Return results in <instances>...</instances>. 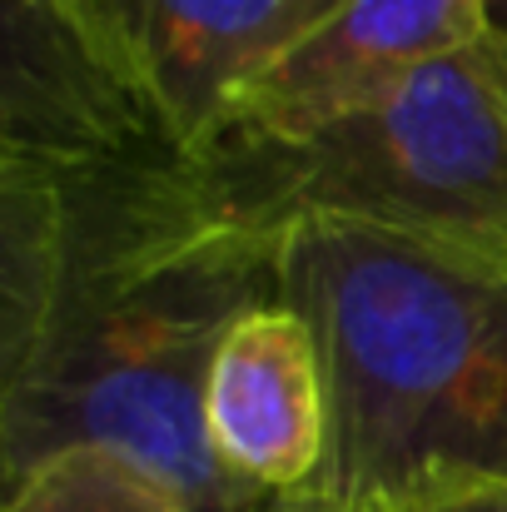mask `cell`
<instances>
[{
    "label": "cell",
    "instance_id": "cell-2",
    "mask_svg": "<svg viewBox=\"0 0 507 512\" xmlns=\"http://www.w3.org/2000/svg\"><path fill=\"white\" fill-rule=\"evenodd\" d=\"M284 304L324 348L334 443L304 493L378 512L448 483H507V269L368 224L299 219Z\"/></svg>",
    "mask_w": 507,
    "mask_h": 512
},
{
    "label": "cell",
    "instance_id": "cell-1",
    "mask_svg": "<svg viewBox=\"0 0 507 512\" xmlns=\"http://www.w3.org/2000/svg\"><path fill=\"white\" fill-rule=\"evenodd\" d=\"M284 234L130 95L0 145V488L105 443L194 512H259L204 428L224 334L284 304Z\"/></svg>",
    "mask_w": 507,
    "mask_h": 512
},
{
    "label": "cell",
    "instance_id": "cell-5",
    "mask_svg": "<svg viewBox=\"0 0 507 512\" xmlns=\"http://www.w3.org/2000/svg\"><path fill=\"white\" fill-rule=\"evenodd\" d=\"M105 45L165 125L209 150L234 100L343 0H85Z\"/></svg>",
    "mask_w": 507,
    "mask_h": 512
},
{
    "label": "cell",
    "instance_id": "cell-6",
    "mask_svg": "<svg viewBox=\"0 0 507 512\" xmlns=\"http://www.w3.org/2000/svg\"><path fill=\"white\" fill-rule=\"evenodd\" d=\"M214 458L254 498H304L334 443V393L314 324L294 304L244 314L204 388Z\"/></svg>",
    "mask_w": 507,
    "mask_h": 512
},
{
    "label": "cell",
    "instance_id": "cell-10",
    "mask_svg": "<svg viewBox=\"0 0 507 512\" xmlns=\"http://www.w3.org/2000/svg\"><path fill=\"white\" fill-rule=\"evenodd\" d=\"M259 512H338V508H324L314 498H274V503H264Z\"/></svg>",
    "mask_w": 507,
    "mask_h": 512
},
{
    "label": "cell",
    "instance_id": "cell-4",
    "mask_svg": "<svg viewBox=\"0 0 507 512\" xmlns=\"http://www.w3.org/2000/svg\"><path fill=\"white\" fill-rule=\"evenodd\" d=\"M493 30V0H343L234 100L219 140H309L388 100L428 65L478 50Z\"/></svg>",
    "mask_w": 507,
    "mask_h": 512
},
{
    "label": "cell",
    "instance_id": "cell-9",
    "mask_svg": "<svg viewBox=\"0 0 507 512\" xmlns=\"http://www.w3.org/2000/svg\"><path fill=\"white\" fill-rule=\"evenodd\" d=\"M483 60H488V70H493V80H498V90H503V100H507V25H498L483 40Z\"/></svg>",
    "mask_w": 507,
    "mask_h": 512
},
{
    "label": "cell",
    "instance_id": "cell-7",
    "mask_svg": "<svg viewBox=\"0 0 507 512\" xmlns=\"http://www.w3.org/2000/svg\"><path fill=\"white\" fill-rule=\"evenodd\" d=\"M5 512H194L165 478L105 443H75L35 463L15 488H5Z\"/></svg>",
    "mask_w": 507,
    "mask_h": 512
},
{
    "label": "cell",
    "instance_id": "cell-8",
    "mask_svg": "<svg viewBox=\"0 0 507 512\" xmlns=\"http://www.w3.org/2000/svg\"><path fill=\"white\" fill-rule=\"evenodd\" d=\"M378 512H507V483H448Z\"/></svg>",
    "mask_w": 507,
    "mask_h": 512
},
{
    "label": "cell",
    "instance_id": "cell-11",
    "mask_svg": "<svg viewBox=\"0 0 507 512\" xmlns=\"http://www.w3.org/2000/svg\"><path fill=\"white\" fill-rule=\"evenodd\" d=\"M493 20H498V25H507V0H493Z\"/></svg>",
    "mask_w": 507,
    "mask_h": 512
},
{
    "label": "cell",
    "instance_id": "cell-3",
    "mask_svg": "<svg viewBox=\"0 0 507 512\" xmlns=\"http://www.w3.org/2000/svg\"><path fill=\"white\" fill-rule=\"evenodd\" d=\"M209 160L274 229L343 219L507 269V100L483 45L309 140H219Z\"/></svg>",
    "mask_w": 507,
    "mask_h": 512
}]
</instances>
